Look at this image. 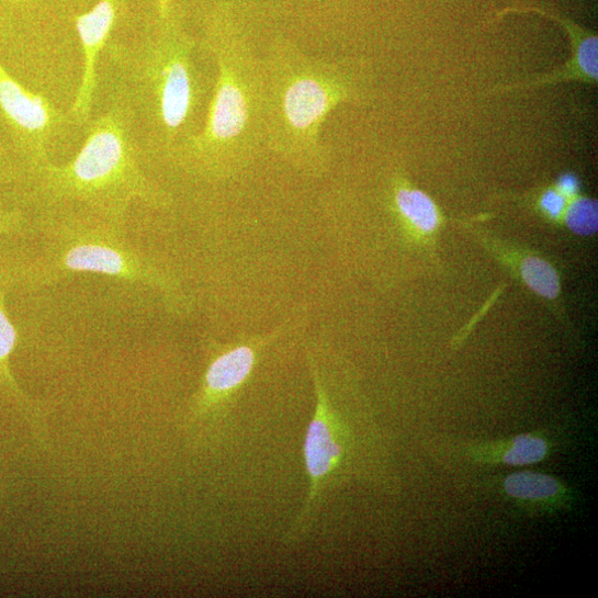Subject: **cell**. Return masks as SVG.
Listing matches in <instances>:
<instances>
[{
    "label": "cell",
    "mask_w": 598,
    "mask_h": 598,
    "mask_svg": "<svg viewBox=\"0 0 598 598\" xmlns=\"http://www.w3.org/2000/svg\"><path fill=\"white\" fill-rule=\"evenodd\" d=\"M370 82L362 60L315 57L275 38L262 56L266 148L303 174L325 176L324 125L338 106L370 100Z\"/></svg>",
    "instance_id": "3"
},
{
    "label": "cell",
    "mask_w": 598,
    "mask_h": 598,
    "mask_svg": "<svg viewBox=\"0 0 598 598\" xmlns=\"http://www.w3.org/2000/svg\"><path fill=\"white\" fill-rule=\"evenodd\" d=\"M70 125L74 123L69 113L24 87L0 56V133L23 166L27 181L36 171L55 162V146Z\"/></svg>",
    "instance_id": "6"
},
{
    "label": "cell",
    "mask_w": 598,
    "mask_h": 598,
    "mask_svg": "<svg viewBox=\"0 0 598 598\" xmlns=\"http://www.w3.org/2000/svg\"><path fill=\"white\" fill-rule=\"evenodd\" d=\"M33 228L34 222L22 206L0 201V260L13 255L11 246Z\"/></svg>",
    "instance_id": "16"
},
{
    "label": "cell",
    "mask_w": 598,
    "mask_h": 598,
    "mask_svg": "<svg viewBox=\"0 0 598 598\" xmlns=\"http://www.w3.org/2000/svg\"><path fill=\"white\" fill-rule=\"evenodd\" d=\"M391 206L407 226L422 234L435 233L441 222V213L431 196L398 176L393 180Z\"/></svg>",
    "instance_id": "14"
},
{
    "label": "cell",
    "mask_w": 598,
    "mask_h": 598,
    "mask_svg": "<svg viewBox=\"0 0 598 598\" xmlns=\"http://www.w3.org/2000/svg\"><path fill=\"white\" fill-rule=\"evenodd\" d=\"M501 490L515 505L530 512H557L574 504L573 492L560 478L531 470L506 475Z\"/></svg>",
    "instance_id": "11"
},
{
    "label": "cell",
    "mask_w": 598,
    "mask_h": 598,
    "mask_svg": "<svg viewBox=\"0 0 598 598\" xmlns=\"http://www.w3.org/2000/svg\"><path fill=\"white\" fill-rule=\"evenodd\" d=\"M15 257L0 260V391L34 420L35 407L19 386L11 368V357L19 345V331L8 307L10 292L18 286Z\"/></svg>",
    "instance_id": "12"
},
{
    "label": "cell",
    "mask_w": 598,
    "mask_h": 598,
    "mask_svg": "<svg viewBox=\"0 0 598 598\" xmlns=\"http://www.w3.org/2000/svg\"><path fill=\"white\" fill-rule=\"evenodd\" d=\"M34 228L40 250L16 257L18 286L40 289L78 274H98L142 284L157 292L176 316H187L193 303L178 278L134 248L120 226L75 210L37 214Z\"/></svg>",
    "instance_id": "5"
},
{
    "label": "cell",
    "mask_w": 598,
    "mask_h": 598,
    "mask_svg": "<svg viewBox=\"0 0 598 598\" xmlns=\"http://www.w3.org/2000/svg\"><path fill=\"white\" fill-rule=\"evenodd\" d=\"M567 203V199L556 189H549L543 192L539 201L541 211L552 219H557L564 215Z\"/></svg>",
    "instance_id": "19"
},
{
    "label": "cell",
    "mask_w": 598,
    "mask_h": 598,
    "mask_svg": "<svg viewBox=\"0 0 598 598\" xmlns=\"http://www.w3.org/2000/svg\"><path fill=\"white\" fill-rule=\"evenodd\" d=\"M103 53L113 80L137 119L148 160L171 163L204 122L215 82L200 58L206 55L165 5L131 44L109 42Z\"/></svg>",
    "instance_id": "1"
},
{
    "label": "cell",
    "mask_w": 598,
    "mask_h": 598,
    "mask_svg": "<svg viewBox=\"0 0 598 598\" xmlns=\"http://www.w3.org/2000/svg\"><path fill=\"white\" fill-rule=\"evenodd\" d=\"M26 184L27 174L23 166L0 133V201L8 203L5 199L15 198L23 202Z\"/></svg>",
    "instance_id": "15"
},
{
    "label": "cell",
    "mask_w": 598,
    "mask_h": 598,
    "mask_svg": "<svg viewBox=\"0 0 598 598\" xmlns=\"http://www.w3.org/2000/svg\"><path fill=\"white\" fill-rule=\"evenodd\" d=\"M275 337L277 332L256 337L217 351L212 357L193 398L190 419L202 420L216 413L241 390L252 376L260 353Z\"/></svg>",
    "instance_id": "8"
},
{
    "label": "cell",
    "mask_w": 598,
    "mask_h": 598,
    "mask_svg": "<svg viewBox=\"0 0 598 598\" xmlns=\"http://www.w3.org/2000/svg\"><path fill=\"white\" fill-rule=\"evenodd\" d=\"M201 43L215 67L212 97L200 132L170 165L219 182L246 170L266 148L262 56L226 10L211 16Z\"/></svg>",
    "instance_id": "4"
},
{
    "label": "cell",
    "mask_w": 598,
    "mask_h": 598,
    "mask_svg": "<svg viewBox=\"0 0 598 598\" xmlns=\"http://www.w3.org/2000/svg\"><path fill=\"white\" fill-rule=\"evenodd\" d=\"M125 7L126 0H100L90 12L76 19L83 71L76 100L68 113L77 126L84 127L92 116L99 58L111 41V34L122 19Z\"/></svg>",
    "instance_id": "9"
},
{
    "label": "cell",
    "mask_w": 598,
    "mask_h": 598,
    "mask_svg": "<svg viewBox=\"0 0 598 598\" xmlns=\"http://www.w3.org/2000/svg\"><path fill=\"white\" fill-rule=\"evenodd\" d=\"M565 219L569 229L583 236L597 230V202L588 198H575L567 203Z\"/></svg>",
    "instance_id": "18"
},
{
    "label": "cell",
    "mask_w": 598,
    "mask_h": 598,
    "mask_svg": "<svg viewBox=\"0 0 598 598\" xmlns=\"http://www.w3.org/2000/svg\"><path fill=\"white\" fill-rule=\"evenodd\" d=\"M551 443L540 433H522L497 441L481 442L466 448V456L478 464L527 466L544 461Z\"/></svg>",
    "instance_id": "13"
},
{
    "label": "cell",
    "mask_w": 598,
    "mask_h": 598,
    "mask_svg": "<svg viewBox=\"0 0 598 598\" xmlns=\"http://www.w3.org/2000/svg\"><path fill=\"white\" fill-rule=\"evenodd\" d=\"M86 139L65 163L52 162L27 181L23 203L38 213L81 211L125 226L136 204L156 210L172 205V195L147 170V155L134 110L112 83L103 111L83 127Z\"/></svg>",
    "instance_id": "2"
},
{
    "label": "cell",
    "mask_w": 598,
    "mask_h": 598,
    "mask_svg": "<svg viewBox=\"0 0 598 598\" xmlns=\"http://www.w3.org/2000/svg\"><path fill=\"white\" fill-rule=\"evenodd\" d=\"M579 181L576 176L572 173L563 174L558 178L556 183V190L564 195L567 201L577 198L579 193Z\"/></svg>",
    "instance_id": "20"
},
{
    "label": "cell",
    "mask_w": 598,
    "mask_h": 598,
    "mask_svg": "<svg viewBox=\"0 0 598 598\" xmlns=\"http://www.w3.org/2000/svg\"><path fill=\"white\" fill-rule=\"evenodd\" d=\"M511 13H534L540 16L546 18L549 20L555 21L562 26L565 31L569 43L572 57L566 63V65L557 70L556 72L545 76L541 79H538L533 82L505 87L503 90L507 91L510 89H526V88H535L545 84H554L557 82L565 81H580L589 84H596L598 80V38L597 35L590 33L574 22L564 19L560 15H553L551 13L544 12L539 9H506L503 11L499 16L511 14Z\"/></svg>",
    "instance_id": "10"
},
{
    "label": "cell",
    "mask_w": 598,
    "mask_h": 598,
    "mask_svg": "<svg viewBox=\"0 0 598 598\" xmlns=\"http://www.w3.org/2000/svg\"><path fill=\"white\" fill-rule=\"evenodd\" d=\"M307 356L316 396L315 411L304 442L309 494L303 511L284 539V543L287 545L298 542L306 533L323 492L330 478L335 477L343 469L352 442L347 424L330 400L328 387L321 379L317 359L311 351Z\"/></svg>",
    "instance_id": "7"
},
{
    "label": "cell",
    "mask_w": 598,
    "mask_h": 598,
    "mask_svg": "<svg viewBox=\"0 0 598 598\" xmlns=\"http://www.w3.org/2000/svg\"><path fill=\"white\" fill-rule=\"evenodd\" d=\"M524 283L538 295L555 300L560 294V278L555 269L543 259L526 258L521 263Z\"/></svg>",
    "instance_id": "17"
},
{
    "label": "cell",
    "mask_w": 598,
    "mask_h": 598,
    "mask_svg": "<svg viewBox=\"0 0 598 598\" xmlns=\"http://www.w3.org/2000/svg\"><path fill=\"white\" fill-rule=\"evenodd\" d=\"M3 2L15 7H31L41 3V0H3Z\"/></svg>",
    "instance_id": "21"
}]
</instances>
